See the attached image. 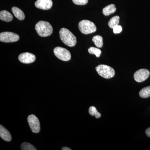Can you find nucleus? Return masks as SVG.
<instances>
[{"label":"nucleus","instance_id":"f257e3e1","mask_svg":"<svg viewBox=\"0 0 150 150\" xmlns=\"http://www.w3.org/2000/svg\"><path fill=\"white\" fill-rule=\"evenodd\" d=\"M60 38L62 42L69 47H74L76 44V36L69 30L66 28H62L59 31Z\"/></svg>","mask_w":150,"mask_h":150},{"label":"nucleus","instance_id":"f03ea898","mask_svg":"<svg viewBox=\"0 0 150 150\" xmlns=\"http://www.w3.org/2000/svg\"><path fill=\"white\" fill-rule=\"evenodd\" d=\"M35 29L38 34L41 37H47L53 33V28L50 23L43 21L38 22L36 23Z\"/></svg>","mask_w":150,"mask_h":150},{"label":"nucleus","instance_id":"7ed1b4c3","mask_svg":"<svg viewBox=\"0 0 150 150\" xmlns=\"http://www.w3.org/2000/svg\"><path fill=\"white\" fill-rule=\"evenodd\" d=\"M79 28L81 32L84 34L93 33L96 30V27L94 23L87 20H83L80 22Z\"/></svg>","mask_w":150,"mask_h":150},{"label":"nucleus","instance_id":"20e7f679","mask_svg":"<svg viewBox=\"0 0 150 150\" xmlns=\"http://www.w3.org/2000/svg\"><path fill=\"white\" fill-rule=\"evenodd\" d=\"M98 74L103 78L110 79L114 76L115 72L113 68L105 65H99L96 67Z\"/></svg>","mask_w":150,"mask_h":150},{"label":"nucleus","instance_id":"39448f33","mask_svg":"<svg viewBox=\"0 0 150 150\" xmlns=\"http://www.w3.org/2000/svg\"><path fill=\"white\" fill-rule=\"evenodd\" d=\"M54 52L56 57L62 61L67 62L71 59V53L66 48L56 47L54 48Z\"/></svg>","mask_w":150,"mask_h":150},{"label":"nucleus","instance_id":"423d86ee","mask_svg":"<svg viewBox=\"0 0 150 150\" xmlns=\"http://www.w3.org/2000/svg\"><path fill=\"white\" fill-rule=\"evenodd\" d=\"M19 36L16 33L11 32H4L0 33V41L5 43L16 42L19 39Z\"/></svg>","mask_w":150,"mask_h":150},{"label":"nucleus","instance_id":"0eeeda50","mask_svg":"<svg viewBox=\"0 0 150 150\" xmlns=\"http://www.w3.org/2000/svg\"><path fill=\"white\" fill-rule=\"evenodd\" d=\"M28 121L31 131L34 133H38L40 130L39 119L35 115L31 114L28 115Z\"/></svg>","mask_w":150,"mask_h":150},{"label":"nucleus","instance_id":"6e6552de","mask_svg":"<svg viewBox=\"0 0 150 150\" xmlns=\"http://www.w3.org/2000/svg\"><path fill=\"white\" fill-rule=\"evenodd\" d=\"M150 72L146 69H141L135 73L134 79L137 82L141 83L144 81L149 78Z\"/></svg>","mask_w":150,"mask_h":150},{"label":"nucleus","instance_id":"1a4fd4ad","mask_svg":"<svg viewBox=\"0 0 150 150\" xmlns=\"http://www.w3.org/2000/svg\"><path fill=\"white\" fill-rule=\"evenodd\" d=\"M35 56L34 54L31 53H24L20 54L18 56V60L21 63L25 64H31L35 62Z\"/></svg>","mask_w":150,"mask_h":150},{"label":"nucleus","instance_id":"9d476101","mask_svg":"<svg viewBox=\"0 0 150 150\" xmlns=\"http://www.w3.org/2000/svg\"><path fill=\"white\" fill-rule=\"evenodd\" d=\"M53 5L52 0H37L35 3V6L37 8L40 9H50Z\"/></svg>","mask_w":150,"mask_h":150},{"label":"nucleus","instance_id":"9b49d317","mask_svg":"<svg viewBox=\"0 0 150 150\" xmlns=\"http://www.w3.org/2000/svg\"><path fill=\"white\" fill-rule=\"evenodd\" d=\"M0 137L6 142L11 141L12 137L10 132L4 126H0Z\"/></svg>","mask_w":150,"mask_h":150},{"label":"nucleus","instance_id":"f8f14e48","mask_svg":"<svg viewBox=\"0 0 150 150\" xmlns=\"http://www.w3.org/2000/svg\"><path fill=\"white\" fill-rule=\"evenodd\" d=\"M0 19L1 20L6 22H10L13 19L12 15L8 11L4 10L0 12Z\"/></svg>","mask_w":150,"mask_h":150},{"label":"nucleus","instance_id":"ddd939ff","mask_svg":"<svg viewBox=\"0 0 150 150\" xmlns=\"http://www.w3.org/2000/svg\"><path fill=\"white\" fill-rule=\"evenodd\" d=\"M12 11L14 15L18 20L22 21L24 19L25 15L24 13L20 9L16 7H13L12 8Z\"/></svg>","mask_w":150,"mask_h":150},{"label":"nucleus","instance_id":"4468645a","mask_svg":"<svg viewBox=\"0 0 150 150\" xmlns=\"http://www.w3.org/2000/svg\"><path fill=\"white\" fill-rule=\"evenodd\" d=\"M116 10L115 5L113 4L106 6L103 10V13L105 16H109L111 14L114 13Z\"/></svg>","mask_w":150,"mask_h":150},{"label":"nucleus","instance_id":"2eb2a0df","mask_svg":"<svg viewBox=\"0 0 150 150\" xmlns=\"http://www.w3.org/2000/svg\"><path fill=\"white\" fill-rule=\"evenodd\" d=\"M95 45L98 48H102L103 46V38L99 35H96L94 36L92 39Z\"/></svg>","mask_w":150,"mask_h":150},{"label":"nucleus","instance_id":"dca6fc26","mask_svg":"<svg viewBox=\"0 0 150 150\" xmlns=\"http://www.w3.org/2000/svg\"><path fill=\"white\" fill-rule=\"evenodd\" d=\"M139 96L142 98H147L150 96V86L146 87L139 92Z\"/></svg>","mask_w":150,"mask_h":150},{"label":"nucleus","instance_id":"f3484780","mask_svg":"<svg viewBox=\"0 0 150 150\" xmlns=\"http://www.w3.org/2000/svg\"><path fill=\"white\" fill-rule=\"evenodd\" d=\"M119 19H120L119 16H117L113 17L108 21V26H109L110 28H113L115 25H118L119 24Z\"/></svg>","mask_w":150,"mask_h":150},{"label":"nucleus","instance_id":"a211bd4d","mask_svg":"<svg viewBox=\"0 0 150 150\" xmlns=\"http://www.w3.org/2000/svg\"><path fill=\"white\" fill-rule=\"evenodd\" d=\"M89 113L92 116H95L96 118H99L101 116V114L97 110L94 106H91L89 108Z\"/></svg>","mask_w":150,"mask_h":150},{"label":"nucleus","instance_id":"6ab92c4d","mask_svg":"<svg viewBox=\"0 0 150 150\" xmlns=\"http://www.w3.org/2000/svg\"><path fill=\"white\" fill-rule=\"evenodd\" d=\"M88 51L90 54H94L97 58H99L101 54V51L100 49L93 47H91L88 48Z\"/></svg>","mask_w":150,"mask_h":150},{"label":"nucleus","instance_id":"aec40b11","mask_svg":"<svg viewBox=\"0 0 150 150\" xmlns=\"http://www.w3.org/2000/svg\"><path fill=\"white\" fill-rule=\"evenodd\" d=\"M21 148L23 150H36V149L33 145L26 142L22 143L21 146Z\"/></svg>","mask_w":150,"mask_h":150},{"label":"nucleus","instance_id":"412c9836","mask_svg":"<svg viewBox=\"0 0 150 150\" xmlns=\"http://www.w3.org/2000/svg\"><path fill=\"white\" fill-rule=\"evenodd\" d=\"M73 2L77 5H85L88 2V0H72Z\"/></svg>","mask_w":150,"mask_h":150},{"label":"nucleus","instance_id":"4be33fe9","mask_svg":"<svg viewBox=\"0 0 150 150\" xmlns=\"http://www.w3.org/2000/svg\"><path fill=\"white\" fill-rule=\"evenodd\" d=\"M112 29H113V33L115 34H116V33H120L122 31V28L121 25H115V26H114Z\"/></svg>","mask_w":150,"mask_h":150},{"label":"nucleus","instance_id":"5701e85b","mask_svg":"<svg viewBox=\"0 0 150 150\" xmlns=\"http://www.w3.org/2000/svg\"><path fill=\"white\" fill-rule=\"evenodd\" d=\"M146 133L148 137H150V127L146 130Z\"/></svg>","mask_w":150,"mask_h":150},{"label":"nucleus","instance_id":"b1692460","mask_svg":"<svg viewBox=\"0 0 150 150\" xmlns=\"http://www.w3.org/2000/svg\"><path fill=\"white\" fill-rule=\"evenodd\" d=\"M62 150H71V149H70V148L67 147H63L62 148Z\"/></svg>","mask_w":150,"mask_h":150}]
</instances>
